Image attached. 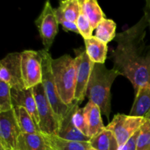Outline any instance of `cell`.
I'll list each match as a JSON object with an SVG mask.
<instances>
[{"label":"cell","mask_w":150,"mask_h":150,"mask_svg":"<svg viewBox=\"0 0 150 150\" xmlns=\"http://www.w3.org/2000/svg\"><path fill=\"white\" fill-rule=\"evenodd\" d=\"M76 105V102H73V103L70 105L68 112L59 124L57 136L62 139L73 142H89L91 139L82 133L73 124V114Z\"/></svg>","instance_id":"7c38bea8"},{"label":"cell","mask_w":150,"mask_h":150,"mask_svg":"<svg viewBox=\"0 0 150 150\" xmlns=\"http://www.w3.org/2000/svg\"><path fill=\"white\" fill-rule=\"evenodd\" d=\"M117 24L111 19L105 18L95 29V36L105 43H108L117 36Z\"/></svg>","instance_id":"603a6c76"},{"label":"cell","mask_w":150,"mask_h":150,"mask_svg":"<svg viewBox=\"0 0 150 150\" xmlns=\"http://www.w3.org/2000/svg\"><path fill=\"white\" fill-rule=\"evenodd\" d=\"M146 117V118H150V111H149V113H148V114H146V117Z\"/></svg>","instance_id":"4dcf8cb0"},{"label":"cell","mask_w":150,"mask_h":150,"mask_svg":"<svg viewBox=\"0 0 150 150\" xmlns=\"http://www.w3.org/2000/svg\"><path fill=\"white\" fill-rule=\"evenodd\" d=\"M51 68L60 99L65 105H70L74 102L76 92V59L69 54H64L53 59Z\"/></svg>","instance_id":"3957f363"},{"label":"cell","mask_w":150,"mask_h":150,"mask_svg":"<svg viewBox=\"0 0 150 150\" xmlns=\"http://www.w3.org/2000/svg\"><path fill=\"white\" fill-rule=\"evenodd\" d=\"M150 111V83L142 86L135 93V98L129 115L145 117Z\"/></svg>","instance_id":"2e32d148"},{"label":"cell","mask_w":150,"mask_h":150,"mask_svg":"<svg viewBox=\"0 0 150 150\" xmlns=\"http://www.w3.org/2000/svg\"><path fill=\"white\" fill-rule=\"evenodd\" d=\"M76 23L79 34L83 37V39H87V38L93 36V35H92V32L94 31L93 27L92 26L87 18L81 12L80 16H79Z\"/></svg>","instance_id":"4316f807"},{"label":"cell","mask_w":150,"mask_h":150,"mask_svg":"<svg viewBox=\"0 0 150 150\" xmlns=\"http://www.w3.org/2000/svg\"><path fill=\"white\" fill-rule=\"evenodd\" d=\"M42 134L53 150H87L90 146L89 142H73L62 139L55 135L43 133Z\"/></svg>","instance_id":"ffe728a7"},{"label":"cell","mask_w":150,"mask_h":150,"mask_svg":"<svg viewBox=\"0 0 150 150\" xmlns=\"http://www.w3.org/2000/svg\"><path fill=\"white\" fill-rule=\"evenodd\" d=\"M21 58L24 89H32L42 83V57L40 51L25 50L21 52Z\"/></svg>","instance_id":"52a82bcc"},{"label":"cell","mask_w":150,"mask_h":150,"mask_svg":"<svg viewBox=\"0 0 150 150\" xmlns=\"http://www.w3.org/2000/svg\"><path fill=\"white\" fill-rule=\"evenodd\" d=\"M73 122L74 125L82 133L87 136V128H86V119H85L83 108H80L79 104L77 103H76L74 112L73 114Z\"/></svg>","instance_id":"484cf974"},{"label":"cell","mask_w":150,"mask_h":150,"mask_svg":"<svg viewBox=\"0 0 150 150\" xmlns=\"http://www.w3.org/2000/svg\"><path fill=\"white\" fill-rule=\"evenodd\" d=\"M149 119H150V118H149Z\"/></svg>","instance_id":"d6a6232c"},{"label":"cell","mask_w":150,"mask_h":150,"mask_svg":"<svg viewBox=\"0 0 150 150\" xmlns=\"http://www.w3.org/2000/svg\"><path fill=\"white\" fill-rule=\"evenodd\" d=\"M146 120V117L117 114L106 127L114 133L120 149H121L136 134V132L140 130Z\"/></svg>","instance_id":"5b68a950"},{"label":"cell","mask_w":150,"mask_h":150,"mask_svg":"<svg viewBox=\"0 0 150 150\" xmlns=\"http://www.w3.org/2000/svg\"><path fill=\"white\" fill-rule=\"evenodd\" d=\"M119 76L120 73L114 68L108 69L104 64L95 63L88 83L86 97L89 101L98 105L108 120L111 111V86Z\"/></svg>","instance_id":"7a4b0ae2"},{"label":"cell","mask_w":150,"mask_h":150,"mask_svg":"<svg viewBox=\"0 0 150 150\" xmlns=\"http://www.w3.org/2000/svg\"><path fill=\"white\" fill-rule=\"evenodd\" d=\"M91 147L96 150H120V146L114 133L107 128L89 141Z\"/></svg>","instance_id":"d6986e66"},{"label":"cell","mask_w":150,"mask_h":150,"mask_svg":"<svg viewBox=\"0 0 150 150\" xmlns=\"http://www.w3.org/2000/svg\"><path fill=\"white\" fill-rule=\"evenodd\" d=\"M22 132L14 108L0 113V148L1 150H18Z\"/></svg>","instance_id":"30bf717a"},{"label":"cell","mask_w":150,"mask_h":150,"mask_svg":"<svg viewBox=\"0 0 150 150\" xmlns=\"http://www.w3.org/2000/svg\"><path fill=\"white\" fill-rule=\"evenodd\" d=\"M18 150H53L42 134H23L19 138Z\"/></svg>","instance_id":"ac0fdd59"},{"label":"cell","mask_w":150,"mask_h":150,"mask_svg":"<svg viewBox=\"0 0 150 150\" xmlns=\"http://www.w3.org/2000/svg\"><path fill=\"white\" fill-rule=\"evenodd\" d=\"M76 51V83L74 102L80 105L86 97L87 86L95 63L91 61L85 50L79 48Z\"/></svg>","instance_id":"9c48e42d"},{"label":"cell","mask_w":150,"mask_h":150,"mask_svg":"<svg viewBox=\"0 0 150 150\" xmlns=\"http://www.w3.org/2000/svg\"><path fill=\"white\" fill-rule=\"evenodd\" d=\"M136 150H150V119L146 118L141 127L136 141Z\"/></svg>","instance_id":"d4e9b609"},{"label":"cell","mask_w":150,"mask_h":150,"mask_svg":"<svg viewBox=\"0 0 150 150\" xmlns=\"http://www.w3.org/2000/svg\"><path fill=\"white\" fill-rule=\"evenodd\" d=\"M42 57V81L45 95L52 107L54 114L57 116L58 123L61 122L63 117L67 114L70 109V105H67L61 100L56 87L55 82L54 79L52 68H51V62L52 57L49 51L42 49L40 51Z\"/></svg>","instance_id":"277c9868"},{"label":"cell","mask_w":150,"mask_h":150,"mask_svg":"<svg viewBox=\"0 0 150 150\" xmlns=\"http://www.w3.org/2000/svg\"><path fill=\"white\" fill-rule=\"evenodd\" d=\"M148 23L144 16L131 27L117 34V46L112 50L113 68L127 78L136 93L150 83V45L145 42Z\"/></svg>","instance_id":"6da1fadb"},{"label":"cell","mask_w":150,"mask_h":150,"mask_svg":"<svg viewBox=\"0 0 150 150\" xmlns=\"http://www.w3.org/2000/svg\"><path fill=\"white\" fill-rule=\"evenodd\" d=\"M13 108L11 87L4 81H0V113L7 112Z\"/></svg>","instance_id":"cb8c5ba5"},{"label":"cell","mask_w":150,"mask_h":150,"mask_svg":"<svg viewBox=\"0 0 150 150\" xmlns=\"http://www.w3.org/2000/svg\"><path fill=\"white\" fill-rule=\"evenodd\" d=\"M16 118L21 130L23 134H35L41 133L39 127L35 123L32 116L23 107H14Z\"/></svg>","instance_id":"44dd1931"},{"label":"cell","mask_w":150,"mask_h":150,"mask_svg":"<svg viewBox=\"0 0 150 150\" xmlns=\"http://www.w3.org/2000/svg\"><path fill=\"white\" fill-rule=\"evenodd\" d=\"M87 150H96V149H94V148H92V147H91L90 146H89V147H88V149H87Z\"/></svg>","instance_id":"1f68e13d"},{"label":"cell","mask_w":150,"mask_h":150,"mask_svg":"<svg viewBox=\"0 0 150 150\" xmlns=\"http://www.w3.org/2000/svg\"><path fill=\"white\" fill-rule=\"evenodd\" d=\"M139 132H140V130L136 132V134L126 143V144L124 146H122L120 149V150H136V141H137V138L139 134Z\"/></svg>","instance_id":"f1b7e54d"},{"label":"cell","mask_w":150,"mask_h":150,"mask_svg":"<svg viewBox=\"0 0 150 150\" xmlns=\"http://www.w3.org/2000/svg\"><path fill=\"white\" fill-rule=\"evenodd\" d=\"M144 16L146 18L148 23V28L150 31V0H146L144 9Z\"/></svg>","instance_id":"f546056e"},{"label":"cell","mask_w":150,"mask_h":150,"mask_svg":"<svg viewBox=\"0 0 150 150\" xmlns=\"http://www.w3.org/2000/svg\"><path fill=\"white\" fill-rule=\"evenodd\" d=\"M42 45L45 51H49L52 46L56 36L58 33L59 22L56 15L55 9L53 8L51 2L45 1L40 14L35 21Z\"/></svg>","instance_id":"ba28073f"},{"label":"cell","mask_w":150,"mask_h":150,"mask_svg":"<svg viewBox=\"0 0 150 150\" xmlns=\"http://www.w3.org/2000/svg\"><path fill=\"white\" fill-rule=\"evenodd\" d=\"M11 95L13 106H21L26 108V111L32 116L35 123L39 127L40 119L38 116L36 100L34 96L33 88L23 89L21 90L11 89Z\"/></svg>","instance_id":"4fadbf2b"},{"label":"cell","mask_w":150,"mask_h":150,"mask_svg":"<svg viewBox=\"0 0 150 150\" xmlns=\"http://www.w3.org/2000/svg\"><path fill=\"white\" fill-rule=\"evenodd\" d=\"M83 111L87 128V136L92 139L105 128L101 117L102 112L98 105L91 101H89L83 107Z\"/></svg>","instance_id":"5bb4252c"},{"label":"cell","mask_w":150,"mask_h":150,"mask_svg":"<svg viewBox=\"0 0 150 150\" xmlns=\"http://www.w3.org/2000/svg\"><path fill=\"white\" fill-rule=\"evenodd\" d=\"M56 15H57V20H58L59 23L63 26L64 30L70 31V32H75V33L79 34V30H78V28L76 23H73V22H70L69 21L66 20V19L64 18L62 16H59V15L57 14V13H56Z\"/></svg>","instance_id":"83f0119b"},{"label":"cell","mask_w":150,"mask_h":150,"mask_svg":"<svg viewBox=\"0 0 150 150\" xmlns=\"http://www.w3.org/2000/svg\"><path fill=\"white\" fill-rule=\"evenodd\" d=\"M33 93L38 107L40 130L45 134L57 136L59 127L58 120L45 95L42 83L33 87Z\"/></svg>","instance_id":"8992f818"},{"label":"cell","mask_w":150,"mask_h":150,"mask_svg":"<svg viewBox=\"0 0 150 150\" xmlns=\"http://www.w3.org/2000/svg\"><path fill=\"white\" fill-rule=\"evenodd\" d=\"M0 81L7 83L11 89H24L21 73V52L7 54L0 62Z\"/></svg>","instance_id":"8fae6325"},{"label":"cell","mask_w":150,"mask_h":150,"mask_svg":"<svg viewBox=\"0 0 150 150\" xmlns=\"http://www.w3.org/2000/svg\"><path fill=\"white\" fill-rule=\"evenodd\" d=\"M81 12L87 18L94 29L104 20L105 14L96 0H79Z\"/></svg>","instance_id":"e0dca14e"},{"label":"cell","mask_w":150,"mask_h":150,"mask_svg":"<svg viewBox=\"0 0 150 150\" xmlns=\"http://www.w3.org/2000/svg\"><path fill=\"white\" fill-rule=\"evenodd\" d=\"M57 14L62 16L66 20L76 23L81 14L79 0H64L59 2V6L55 9Z\"/></svg>","instance_id":"7402d4cb"},{"label":"cell","mask_w":150,"mask_h":150,"mask_svg":"<svg viewBox=\"0 0 150 150\" xmlns=\"http://www.w3.org/2000/svg\"><path fill=\"white\" fill-rule=\"evenodd\" d=\"M85 51L91 61L98 64H104L106 60L108 46L107 44L97 38L95 35L83 39Z\"/></svg>","instance_id":"9a60e30c"}]
</instances>
